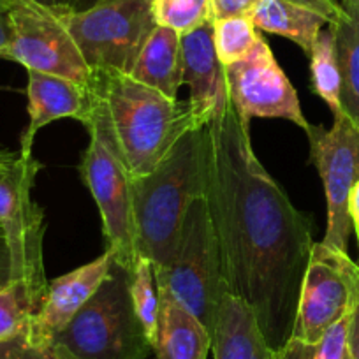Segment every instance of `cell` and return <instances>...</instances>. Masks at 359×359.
I'll list each match as a JSON object with an SVG mask.
<instances>
[{"label":"cell","instance_id":"cell-30","mask_svg":"<svg viewBox=\"0 0 359 359\" xmlns=\"http://www.w3.org/2000/svg\"><path fill=\"white\" fill-rule=\"evenodd\" d=\"M13 41V27L9 18L8 0H0V58H6Z\"/></svg>","mask_w":359,"mask_h":359},{"label":"cell","instance_id":"cell-25","mask_svg":"<svg viewBox=\"0 0 359 359\" xmlns=\"http://www.w3.org/2000/svg\"><path fill=\"white\" fill-rule=\"evenodd\" d=\"M130 298H133L134 312L143 326L144 334L150 344H154L158 324V289L155 282L154 266L143 257H137L136 269L130 275Z\"/></svg>","mask_w":359,"mask_h":359},{"label":"cell","instance_id":"cell-2","mask_svg":"<svg viewBox=\"0 0 359 359\" xmlns=\"http://www.w3.org/2000/svg\"><path fill=\"white\" fill-rule=\"evenodd\" d=\"M201 196H205V127L185 133L154 171L134 178L137 255L151 262L155 273L171 262L185 213Z\"/></svg>","mask_w":359,"mask_h":359},{"label":"cell","instance_id":"cell-1","mask_svg":"<svg viewBox=\"0 0 359 359\" xmlns=\"http://www.w3.org/2000/svg\"><path fill=\"white\" fill-rule=\"evenodd\" d=\"M250 123L227 99L205 126V199L224 287L243 299L273 351L292 337L312 252L310 217L259 162Z\"/></svg>","mask_w":359,"mask_h":359},{"label":"cell","instance_id":"cell-20","mask_svg":"<svg viewBox=\"0 0 359 359\" xmlns=\"http://www.w3.org/2000/svg\"><path fill=\"white\" fill-rule=\"evenodd\" d=\"M250 20L257 30L285 37L298 44L306 55L312 51L323 27L330 25L317 11L289 0H259L250 13Z\"/></svg>","mask_w":359,"mask_h":359},{"label":"cell","instance_id":"cell-19","mask_svg":"<svg viewBox=\"0 0 359 359\" xmlns=\"http://www.w3.org/2000/svg\"><path fill=\"white\" fill-rule=\"evenodd\" d=\"M330 23L340 67L341 113L359 129V0H340Z\"/></svg>","mask_w":359,"mask_h":359},{"label":"cell","instance_id":"cell-18","mask_svg":"<svg viewBox=\"0 0 359 359\" xmlns=\"http://www.w3.org/2000/svg\"><path fill=\"white\" fill-rule=\"evenodd\" d=\"M129 76L143 85L151 86L165 97L176 99L178 88L184 85L180 34L168 27H155Z\"/></svg>","mask_w":359,"mask_h":359},{"label":"cell","instance_id":"cell-21","mask_svg":"<svg viewBox=\"0 0 359 359\" xmlns=\"http://www.w3.org/2000/svg\"><path fill=\"white\" fill-rule=\"evenodd\" d=\"M310 72H312V90L330 106L333 116L341 115L340 104V67L331 30H320L310 51Z\"/></svg>","mask_w":359,"mask_h":359},{"label":"cell","instance_id":"cell-17","mask_svg":"<svg viewBox=\"0 0 359 359\" xmlns=\"http://www.w3.org/2000/svg\"><path fill=\"white\" fill-rule=\"evenodd\" d=\"M151 348L157 359H206L212 334L171 296L158 292V324Z\"/></svg>","mask_w":359,"mask_h":359},{"label":"cell","instance_id":"cell-29","mask_svg":"<svg viewBox=\"0 0 359 359\" xmlns=\"http://www.w3.org/2000/svg\"><path fill=\"white\" fill-rule=\"evenodd\" d=\"M347 347L351 359H359V292L348 313L347 326Z\"/></svg>","mask_w":359,"mask_h":359},{"label":"cell","instance_id":"cell-24","mask_svg":"<svg viewBox=\"0 0 359 359\" xmlns=\"http://www.w3.org/2000/svg\"><path fill=\"white\" fill-rule=\"evenodd\" d=\"M151 15L158 27L180 36L213 22L212 0H151Z\"/></svg>","mask_w":359,"mask_h":359},{"label":"cell","instance_id":"cell-11","mask_svg":"<svg viewBox=\"0 0 359 359\" xmlns=\"http://www.w3.org/2000/svg\"><path fill=\"white\" fill-rule=\"evenodd\" d=\"M310 141V161L319 171L327 201V227L323 243L347 252L352 224L348 198L359 180V129L341 113L331 129L312 126L305 130Z\"/></svg>","mask_w":359,"mask_h":359},{"label":"cell","instance_id":"cell-14","mask_svg":"<svg viewBox=\"0 0 359 359\" xmlns=\"http://www.w3.org/2000/svg\"><path fill=\"white\" fill-rule=\"evenodd\" d=\"M29 72V116L30 122L22 136V155H32L34 136L48 123L60 118H76L88 126L94 108V86L85 88L76 81L46 72Z\"/></svg>","mask_w":359,"mask_h":359},{"label":"cell","instance_id":"cell-13","mask_svg":"<svg viewBox=\"0 0 359 359\" xmlns=\"http://www.w3.org/2000/svg\"><path fill=\"white\" fill-rule=\"evenodd\" d=\"M115 264L111 250L71 273L48 282L39 309L30 319L27 338L34 344H53L57 334L95 294Z\"/></svg>","mask_w":359,"mask_h":359},{"label":"cell","instance_id":"cell-36","mask_svg":"<svg viewBox=\"0 0 359 359\" xmlns=\"http://www.w3.org/2000/svg\"><path fill=\"white\" fill-rule=\"evenodd\" d=\"M99 0H78V4H76V11H85V9L92 8V6L97 4Z\"/></svg>","mask_w":359,"mask_h":359},{"label":"cell","instance_id":"cell-26","mask_svg":"<svg viewBox=\"0 0 359 359\" xmlns=\"http://www.w3.org/2000/svg\"><path fill=\"white\" fill-rule=\"evenodd\" d=\"M347 326L348 316H345L331 326L316 345L291 338L280 351H277V359H351L347 347Z\"/></svg>","mask_w":359,"mask_h":359},{"label":"cell","instance_id":"cell-35","mask_svg":"<svg viewBox=\"0 0 359 359\" xmlns=\"http://www.w3.org/2000/svg\"><path fill=\"white\" fill-rule=\"evenodd\" d=\"M16 157H18V155L11 154V151H0V169L6 168V165H9V164H13V162L16 161Z\"/></svg>","mask_w":359,"mask_h":359},{"label":"cell","instance_id":"cell-22","mask_svg":"<svg viewBox=\"0 0 359 359\" xmlns=\"http://www.w3.org/2000/svg\"><path fill=\"white\" fill-rule=\"evenodd\" d=\"M43 296L25 280H13L0 289V344L29 330Z\"/></svg>","mask_w":359,"mask_h":359},{"label":"cell","instance_id":"cell-12","mask_svg":"<svg viewBox=\"0 0 359 359\" xmlns=\"http://www.w3.org/2000/svg\"><path fill=\"white\" fill-rule=\"evenodd\" d=\"M224 71L227 97L248 123L252 118H284L309 129L296 88L261 34L250 53Z\"/></svg>","mask_w":359,"mask_h":359},{"label":"cell","instance_id":"cell-15","mask_svg":"<svg viewBox=\"0 0 359 359\" xmlns=\"http://www.w3.org/2000/svg\"><path fill=\"white\" fill-rule=\"evenodd\" d=\"M184 58V85L191 90V102L199 127L224 108L227 102L226 71L217 57L213 22L180 36Z\"/></svg>","mask_w":359,"mask_h":359},{"label":"cell","instance_id":"cell-5","mask_svg":"<svg viewBox=\"0 0 359 359\" xmlns=\"http://www.w3.org/2000/svg\"><path fill=\"white\" fill-rule=\"evenodd\" d=\"M53 341L76 359L147 358L151 344L134 312L126 269L113 264L101 287Z\"/></svg>","mask_w":359,"mask_h":359},{"label":"cell","instance_id":"cell-27","mask_svg":"<svg viewBox=\"0 0 359 359\" xmlns=\"http://www.w3.org/2000/svg\"><path fill=\"white\" fill-rule=\"evenodd\" d=\"M0 359H76L71 352L58 344H34L27 334L11 338L0 344Z\"/></svg>","mask_w":359,"mask_h":359},{"label":"cell","instance_id":"cell-23","mask_svg":"<svg viewBox=\"0 0 359 359\" xmlns=\"http://www.w3.org/2000/svg\"><path fill=\"white\" fill-rule=\"evenodd\" d=\"M257 37L259 32L250 16H234L213 22L217 57L224 67L243 60L252 51Z\"/></svg>","mask_w":359,"mask_h":359},{"label":"cell","instance_id":"cell-6","mask_svg":"<svg viewBox=\"0 0 359 359\" xmlns=\"http://www.w3.org/2000/svg\"><path fill=\"white\" fill-rule=\"evenodd\" d=\"M155 282L158 292L171 296L180 306L201 320L212 334L217 309L226 287L205 196L196 198L189 206L171 262L155 273Z\"/></svg>","mask_w":359,"mask_h":359},{"label":"cell","instance_id":"cell-33","mask_svg":"<svg viewBox=\"0 0 359 359\" xmlns=\"http://www.w3.org/2000/svg\"><path fill=\"white\" fill-rule=\"evenodd\" d=\"M34 2L50 9L57 16H65L76 11V4H78V0H34Z\"/></svg>","mask_w":359,"mask_h":359},{"label":"cell","instance_id":"cell-28","mask_svg":"<svg viewBox=\"0 0 359 359\" xmlns=\"http://www.w3.org/2000/svg\"><path fill=\"white\" fill-rule=\"evenodd\" d=\"M259 0H212L213 22L234 18V16H250Z\"/></svg>","mask_w":359,"mask_h":359},{"label":"cell","instance_id":"cell-3","mask_svg":"<svg viewBox=\"0 0 359 359\" xmlns=\"http://www.w3.org/2000/svg\"><path fill=\"white\" fill-rule=\"evenodd\" d=\"M104 95L116 141L134 178L154 171L178 140L199 129L189 101L169 99L122 72H94Z\"/></svg>","mask_w":359,"mask_h":359},{"label":"cell","instance_id":"cell-4","mask_svg":"<svg viewBox=\"0 0 359 359\" xmlns=\"http://www.w3.org/2000/svg\"><path fill=\"white\" fill-rule=\"evenodd\" d=\"M86 130L90 143L79 171L101 212L102 229L115 264L133 275L140 257L134 222V176L116 141L104 95L95 83L94 108Z\"/></svg>","mask_w":359,"mask_h":359},{"label":"cell","instance_id":"cell-32","mask_svg":"<svg viewBox=\"0 0 359 359\" xmlns=\"http://www.w3.org/2000/svg\"><path fill=\"white\" fill-rule=\"evenodd\" d=\"M13 282V257L8 240L0 231V289Z\"/></svg>","mask_w":359,"mask_h":359},{"label":"cell","instance_id":"cell-16","mask_svg":"<svg viewBox=\"0 0 359 359\" xmlns=\"http://www.w3.org/2000/svg\"><path fill=\"white\" fill-rule=\"evenodd\" d=\"M213 359H277L243 299L224 292L212 331Z\"/></svg>","mask_w":359,"mask_h":359},{"label":"cell","instance_id":"cell-10","mask_svg":"<svg viewBox=\"0 0 359 359\" xmlns=\"http://www.w3.org/2000/svg\"><path fill=\"white\" fill-rule=\"evenodd\" d=\"M8 6L13 27L8 60L72 79L85 88L94 86V74L60 16L34 0H8Z\"/></svg>","mask_w":359,"mask_h":359},{"label":"cell","instance_id":"cell-8","mask_svg":"<svg viewBox=\"0 0 359 359\" xmlns=\"http://www.w3.org/2000/svg\"><path fill=\"white\" fill-rule=\"evenodd\" d=\"M41 164L32 155L18 154L13 164L0 169V231L13 257V280H25L44 296L43 210L34 203V180Z\"/></svg>","mask_w":359,"mask_h":359},{"label":"cell","instance_id":"cell-9","mask_svg":"<svg viewBox=\"0 0 359 359\" xmlns=\"http://www.w3.org/2000/svg\"><path fill=\"white\" fill-rule=\"evenodd\" d=\"M359 292V266L347 252L312 245L299 291L292 340L316 345L331 326L348 316Z\"/></svg>","mask_w":359,"mask_h":359},{"label":"cell","instance_id":"cell-31","mask_svg":"<svg viewBox=\"0 0 359 359\" xmlns=\"http://www.w3.org/2000/svg\"><path fill=\"white\" fill-rule=\"evenodd\" d=\"M289 2L313 9L319 15H323L330 23L337 18L338 11H340V4H338L337 0H289Z\"/></svg>","mask_w":359,"mask_h":359},{"label":"cell","instance_id":"cell-34","mask_svg":"<svg viewBox=\"0 0 359 359\" xmlns=\"http://www.w3.org/2000/svg\"><path fill=\"white\" fill-rule=\"evenodd\" d=\"M348 217H351L352 229L355 231L359 243V180L358 184L354 185V189H352L351 198H348Z\"/></svg>","mask_w":359,"mask_h":359},{"label":"cell","instance_id":"cell-7","mask_svg":"<svg viewBox=\"0 0 359 359\" xmlns=\"http://www.w3.org/2000/svg\"><path fill=\"white\" fill-rule=\"evenodd\" d=\"M94 72L130 74L155 30L151 0H99L85 11L60 16Z\"/></svg>","mask_w":359,"mask_h":359}]
</instances>
